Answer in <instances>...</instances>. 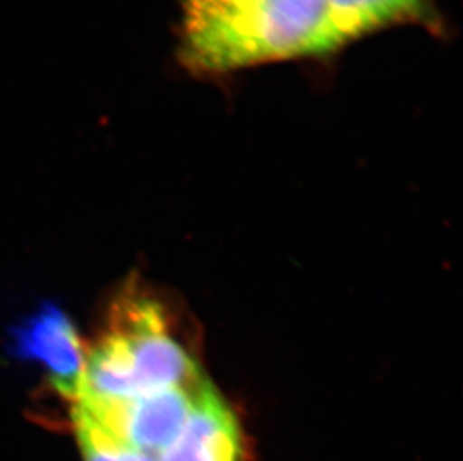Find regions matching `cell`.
Returning a JSON list of instances; mask_svg holds the SVG:
<instances>
[{"label":"cell","instance_id":"6da1fadb","mask_svg":"<svg viewBox=\"0 0 463 461\" xmlns=\"http://www.w3.org/2000/svg\"><path fill=\"white\" fill-rule=\"evenodd\" d=\"M341 45L327 0H246L184 9L180 57L198 74H221Z\"/></svg>","mask_w":463,"mask_h":461},{"label":"cell","instance_id":"7a4b0ae2","mask_svg":"<svg viewBox=\"0 0 463 461\" xmlns=\"http://www.w3.org/2000/svg\"><path fill=\"white\" fill-rule=\"evenodd\" d=\"M111 331L123 340L145 396L168 388L195 390L207 382L193 357L166 334L161 312L152 303H127Z\"/></svg>","mask_w":463,"mask_h":461},{"label":"cell","instance_id":"3957f363","mask_svg":"<svg viewBox=\"0 0 463 461\" xmlns=\"http://www.w3.org/2000/svg\"><path fill=\"white\" fill-rule=\"evenodd\" d=\"M195 390L168 388L134 400L116 403H80L86 414L129 448L147 456H161L180 435L193 410Z\"/></svg>","mask_w":463,"mask_h":461},{"label":"cell","instance_id":"277c9868","mask_svg":"<svg viewBox=\"0 0 463 461\" xmlns=\"http://www.w3.org/2000/svg\"><path fill=\"white\" fill-rule=\"evenodd\" d=\"M14 346L20 357L44 366L61 396L77 400L86 357L77 331L61 309L43 306L14 331Z\"/></svg>","mask_w":463,"mask_h":461},{"label":"cell","instance_id":"5b68a950","mask_svg":"<svg viewBox=\"0 0 463 461\" xmlns=\"http://www.w3.org/2000/svg\"><path fill=\"white\" fill-rule=\"evenodd\" d=\"M241 451L236 418L207 382L180 435L157 461H241Z\"/></svg>","mask_w":463,"mask_h":461},{"label":"cell","instance_id":"8992f818","mask_svg":"<svg viewBox=\"0 0 463 461\" xmlns=\"http://www.w3.org/2000/svg\"><path fill=\"white\" fill-rule=\"evenodd\" d=\"M333 26L344 41L399 23L426 20L432 0H327Z\"/></svg>","mask_w":463,"mask_h":461},{"label":"cell","instance_id":"52a82bcc","mask_svg":"<svg viewBox=\"0 0 463 461\" xmlns=\"http://www.w3.org/2000/svg\"><path fill=\"white\" fill-rule=\"evenodd\" d=\"M75 430L79 437L80 448L86 461H157L147 454L138 453L129 448L118 437L105 430L90 415L75 406Z\"/></svg>","mask_w":463,"mask_h":461},{"label":"cell","instance_id":"ba28073f","mask_svg":"<svg viewBox=\"0 0 463 461\" xmlns=\"http://www.w3.org/2000/svg\"><path fill=\"white\" fill-rule=\"evenodd\" d=\"M246 0H184V9H206L227 5L241 4Z\"/></svg>","mask_w":463,"mask_h":461}]
</instances>
